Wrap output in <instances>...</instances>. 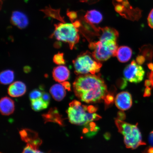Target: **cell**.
Returning <instances> with one entry per match:
<instances>
[{
	"label": "cell",
	"mask_w": 153,
	"mask_h": 153,
	"mask_svg": "<svg viewBox=\"0 0 153 153\" xmlns=\"http://www.w3.org/2000/svg\"><path fill=\"white\" fill-rule=\"evenodd\" d=\"M67 112L71 123L76 125L85 126L91 122L102 118L95 113H89L87 105H82L79 101L76 100L70 103Z\"/></svg>",
	"instance_id": "7a4b0ae2"
},
{
	"label": "cell",
	"mask_w": 153,
	"mask_h": 153,
	"mask_svg": "<svg viewBox=\"0 0 153 153\" xmlns=\"http://www.w3.org/2000/svg\"><path fill=\"white\" fill-rule=\"evenodd\" d=\"M70 72L66 67L59 66L53 69V76L55 81L62 83L65 82L70 77Z\"/></svg>",
	"instance_id": "4fadbf2b"
},
{
	"label": "cell",
	"mask_w": 153,
	"mask_h": 153,
	"mask_svg": "<svg viewBox=\"0 0 153 153\" xmlns=\"http://www.w3.org/2000/svg\"><path fill=\"white\" fill-rule=\"evenodd\" d=\"M145 85L146 87L153 88V84L150 79H147L145 81Z\"/></svg>",
	"instance_id": "8d00e7d4"
},
{
	"label": "cell",
	"mask_w": 153,
	"mask_h": 153,
	"mask_svg": "<svg viewBox=\"0 0 153 153\" xmlns=\"http://www.w3.org/2000/svg\"><path fill=\"white\" fill-rule=\"evenodd\" d=\"M148 77L149 79L152 81L153 84V71L148 73Z\"/></svg>",
	"instance_id": "f35d334b"
},
{
	"label": "cell",
	"mask_w": 153,
	"mask_h": 153,
	"mask_svg": "<svg viewBox=\"0 0 153 153\" xmlns=\"http://www.w3.org/2000/svg\"><path fill=\"white\" fill-rule=\"evenodd\" d=\"M115 102L117 107L120 110H128L132 105L131 95L128 92H121L117 95Z\"/></svg>",
	"instance_id": "9c48e42d"
},
{
	"label": "cell",
	"mask_w": 153,
	"mask_h": 153,
	"mask_svg": "<svg viewBox=\"0 0 153 153\" xmlns=\"http://www.w3.org/2000/svg\"><path fill=\"white\" fill-rule=\"evenodd\" d=\"M11 23L20 29L25 28L28 24V19L26 15L22 11L13 12L11 17Z\"/></svg>",
	"instance_id": "8fae6325"
},
{
	"label": "cell",
	"mask_w": 153,
	"mask_h": 153,
	"mask_svg": "<svg viewBox=\"0 0 153 153\" xmlns=\"http://www.w3.org/2000/svg\"><path fill=\"white\" fill-rule=\"evenodd\" d=\"M115 122L118 131L123 135L124 142L127 148L135 149L141 145H146L142 140L137 124L133 125L118 119H116Z\"/></svg>",
	"instance_id": "3957f363"
},
{
	"label": "cell",
	"mask_w": 153,
	"mask_h": 153,
	"mask_svg": "<svg viewBox=\"0 0 153 153\" xmlns=\"http://www.w3.org/2000/svg\"><path fill=\"white\" fill-rule=\"evenodd\" d=\"M53 60L55 64L59 65H62L65 64L64 54L62 53H59L55 54L53 57Z\"/></svg>",
	"instance_id": "603a6c76"
},
{
	"label": "cell",
	"mask_w": 153,
	"mask_h": 153,
	"mask_svg": "<svg viewBox=\"0 0 153 153\" xmlns=\"http://www.w3.org/2000/svg\"><path fill=\"white\" fill-rule=\"evenodd\" d=\"M73 24L75 26L76 28L79 27L81 26V23H80L79 21H76V22H74Z\"/></svg>",
	"instance_id": "ab89813d"
},
{
	"label": "cell",
	"mask_w": 153,
	"mask_h": 153,
	"mask_svg": "<svg viewBox=\"0 0 153 153\" xmlns=\"http://www.w3.org/2000/svg\"><path fill=\"white\" fill-rule=\"evenodd\" d=\"M148 22L149 26L153 28V9L151 11L148 15Z\"/></svg>",
	"instance_id": "83f0119b"
},
{
	"label": "cell",
	"mask_w": 153,
	"mask_h": 153,
	"mask_svg": "<svg viewBox=\"0 0 153 153\" xmlns=\"http://www.w3.org/2000/svg\"><path fill=\"white\" fill-rule=\"evenodd\" d=\"M42 98L45 102L49 104L50 101L51 97L48 93L43 92Z\"/></svg>",
	"instance_id": "f1b7e54d"
},
{
	"label": "cell",
	"mask_w": 153,
	"mask_h": 153,
	"mask_svg": "<svg viewBox=\"0 0 153 153\" xmlns=\"http://www.w3.org/2000/svg\"><path fill=\"white\" fill-rule=\"evenodd\" d=\"M73 88L76 96L88 104L104 100L108 92L106 84L100 74L80 75L74 81Z\"/></svg>",
	"instance_id": "6da1fadb"
},
{
	"label": "cell",
	"mask_w": 153,
	"mask_h": 153,
	"mask_svg": "<svg viewBox=\"0 0 153 153\" xmlns=\"http://www.w3.org/2000/svg\"><path fill=\"white\" fill-rule=\"evenodd\" d=\"M69 18H70L71 20L73 21L77 18V14L74 11H70L69 12L68 14Z\"/></svg>",
	"instance_id": "4dcf8cb0"
},
{
	"label": "cell",
	"mask_w": 153,
	"mask_h": 153,
	"mask_svg": "<svg viewBox=\"0 0 153 153\" xmlns=\"http://www.w3.org/2000/svg\"><path fill=\"white\" fill-rule=\"evenodd\" d=\"M149 142L151 146L153 147V130L151 132L149 135Z\"/></svg>",
	"instance_id": "d590c367"
},
{
	"label": "cell",
	"mask_w": 153,
	"mask_h": 153,
	"mask_svg": "<svg viewBox=\"0 0 153 153\" xmlns=\"http://www.w3.org/2000/svg\"><path fill=\"white\" fill-rule=\"evenodd\" d=\"M144 153H153V147L151 146L146 148L144 151Z\"/></svg>",
	"instance_id": "74e56055"
},
{
	"label": "cell",
	"mask_w": 153,
	"mask_h": 153,
	"mask_svg": "<svg viewBox=\"0 0 153 153\" xmlns=\"http://www.w3.org/2000/svg\"><path fill=\"white\" fill-rule=\"evenodd\" d=\"M26 87L25 83L21 81H16L9 86L8 94L11 97H19L23 95L26 92Z\"/></svg>",
	"instance_id": "5bb4252c"
},
{
	"label": "cell",
	"mask_w": 153,
	"mask_h": 153,
	"mask_svg": "<svg viewBox=\"0 0 153 153\" xmlns=\"http://www.w3.org/2000/svg\"><path fill=\"white\" fill-rule=\"evenodd\" d=\"M41 91L40 90L36 89L30 92L29 95L30 100L32 101L41 98L43 92Z\"/></svg>",
	"instance_id": "cb8c5ba5"
},
{
	"label": "cell",
	"mask_w": 153,
	"mask_h": 153,
	"mask_svg": "<svg viewBox=\"0 0 153 153\" xmlns=\"http://www.w3.org/2000/svg\"><path fill=\"white\" fill-rule=\"evenodd\" d=\"M22 153H44L37 149H34L30 147L29 145L27 144L24 150Z\"/></svg>",
	"instance_id": "484cf974"
},
{
	"label": "cell",
	"mask_w": 153,
	"mask_h": 153,
	"mask_svg": "<svg viewBox=\"0 0 153 153\" xmlns=\"http://www.w3.org/2000/svg\"><path fill=\"white\" fill-rule=\"evenodd\" d=\"M42 116L45 123L52 122L61 126H64V119L59 113L56 108H51L47 113L43 114Z\"/></svg>",
	"instance_id": "7c38bea8"
},
{
	"label": "cell",
	"mask_w": 153,
	"mask_h": 153,
	"mask_svg": "<svg viewBox=\"0 0 153 153\" xmlns=\"http://www.w3.org/2000/svg\"><path fill=\"white\" fill-rule=\"evenodd\" d=\"M145 72L143 67L137 64L135 60L124 69L123 74L125 79L128 81L135 83L142 81L145 75Z\"/></svg>",
	"instance_id": "52a82bcc"
},
{
	"label": "cell",
	"mask_w": 153,
	"mask_h": 153,
	"mask_svg": "<svg viewBox=\"0 0 153 153\" xmlns=\"http://www.w3.org/2000/svg\"><path fill=\"white\" fill-rule=\"evenodd\" d=\"M132 55L131 48L123 46L118 48L117 51L116 56L120 62L124 63L129 61Z\"/></svg>",
	"instance_id": "e0dca14e"
},
{
	"label": "cell",
	"mask_w": 153,
	"mask_h": 153,
	"mask_svg": "<svg viewBox=\"0 0 153 153\" xmlns=\"http://www.w3.org/2000/svg\"><path fill=\"white\" fill-rule=\"evenodd\" d=\"M152 88L146 87L145 90L143 97H149L151 95V91H152Z\"/></svg>",
	"instance_id": "d6a6232c"
},
{
	"label": "cell",
	"mask_w": 153,
	"mask_h": 153,
	"mask_svg": "<svg viewBox=\"0 0 153 153\" xmlns=\"http://www.w3.org/2000/svg\"><path fill=\"white\" fill-rule=\"evenodd\" d=\"M65 89L61 84L53 85L50 90V92L53 98L57 101H60L64 99L66 95Z\"/></svg>",
	"instance_id": "2e32d148"
},
{
	"label": "cell",
	"mask_w": 153,
	"mask_h": 153,
	"mask_svg": "<svg viewBox=\"0 0 153 153\" xmlns=\"http://www.w3.org/2000/svg\"><path fill=\"white\" fill-rule=\"evenodd\" d=\"M21 138L27 144L35 149H38L42 141L36 131L28 129H25L20 131Z\"/></svg>",
	"instance_id": "ba28073f"
},
{
	"label": "cell",
	"mask_w": 153,
	"mask_h": 153,
	"mask_svg": "<svg viewBox=\"0 0 153 153\" xmlns=\"http://www.w3.org/2000/svg\"><path fill=\"white\" fill-rule=\"evenodd\" d=\"M85 18L86 22L92 25L100 23L102 20L103 16L99 11L92 10L86 13Z\"/></svg>",
	"instance_id": "ac0fdd59"
},
{
	"label": "cell",
	"mask_w": 153,
	"mask_h": 153,
	"mask_svg": "<svg viewBox=\"0 0 153 153\" xmlns=\"http://www.w3.org/2000/svg\"><path fill=\"white\" fill-rule=\"evenodd\" d=\"M97 32L101 42L109 41H117L119 37V33L114 28L109 27L97 28Z\"/></svg>",
	"instance_id": "30bf717a"
},
{
	"label": "cell",
	"mask_w": 153,
	"mask_h": 153,
	"mask_svg": "<svg viewBox=\"0 0 153 153\" xmlns=\"http://www.w3.org/2000/svg\"><path fill=\"white\" fill-rule=\"evenodd\" d=\"M114 100V94L111 92H108L104 100L106 108H108L113 104Z\"/></svg>",
	"instance_id": "d4e9b609"
},
{
	"label": "cell",
	"mask_w": 153,
	"mask_h": 153,
	"mask_svg": "<svg viewBox=\"0 0 153 153\" xmlns=\"http://www.w3.org/2000/svg\"></svg>",
	"instance_id": "b9f144b4"
},
{
	"label": "cell",
	"mask_w": 153,
	"mask_h": 153,
	"mask_svg": "<svg viewBox=\"0 0 153 153\" xmlns=\"http://www.w3.org/2000/svg\"><path fill=\"white\" fill-rule=\"evenodd\" d=\"M89 47L93 50V57L99 62L107 60L112 56H116L118 49L116 41H114L91 42Z\"/></svg>",
	"instance_id": "8992f818"
},
{
	"label": "cell",
	"mask_w": 153,
	"mask_h": 153,
	"mask_svg": "<svg viewBox=\"0 0 153 153\" xmlns=\"http://www.w3.org/2000/svg\"><path fill=\"white\" fill-rule=\"evenodd\" d=\"M62 85L64 86L65 89L66 90H68V91H71V85L69 82H64L61 83Z\"/></svg>",
	"instance_id": "836d02e7"
},
{
	"label": "cell",
	"mask_w": 153,
	"mask_h": 153,
	"mask_svg": "<svg viewBox=\"0 0 153 153\" xmlns=\"http://www.w3.org/2000/svg\"><path fill=\"white\" fill-rule=\"evenodd\" d=\"M78 32L77 28L73 24L61 23L55 26L53 36L59 41L68 43L70 48L72 49L79 41Z\"/></svg>",
	"instance_id": "5b68a950"
},
{
	"label": "cell",
	"mask_w": 153,
	"mask_h": 153,
	"mask_svg": "<svg viewBox=\"0 0 153 153\" xmlns=\"http://www.w3.org/2000/svg\"><path fill=\"white\" fill-rule=\"evenodd\" d=\"M83 129V133L86 136L91 137L96 134L99 130V128L94 122H92L85 126Z\"/></svg>",
	"instance_id": "ffe728a7"
},
{
	"label": "cell",
	"mask_w": 153,
	"mask_h": 153,
	"mask_svg": "<svg viewBox=\"0 0 153 153\" xmlns=\"http://www.w3.org/2000/svg\"><path fill=\"white\" fill-rule=\"evenodd\" d=\"M141 55L145 57L146 60L151 61L153 56V47L151 45L143 46L140 49Z\"/></svg>",
	"instance_id": "7402d4cb"
},
{
	"label": "cell",
	"mask_w": 153,
	"mask_h": 153,
	"mask_svg": "<svg viewBox=\"0 0 153 153\" xmlns=\"http://www.w3.org/2000/svg\"><path fill=\"white\" fill-rule=\"evenodd\" d=\"M97 107L94 106L93 105H89L88 106V110L90 113H95L97 111Z\"/></svg>",
	"instance_id": "1f68e13d"
},
{
	"label": "cell",
	"mask_w": 153,
	"mask_h": 153,
	"mask_svg": "<svg viewBox=\"0 0 153 153\" xmlns=\"http://www.w3.org/2000/svg\"><path fill=\"white\" fill-rule=\"evenodd\" d=\"M148 68L152 70V71H153V64L152 63H149L148 64Z\"/></svg>",
	"instance_id": "60d3db41"
},
{
	"label": "cell",
	"mask_w": 153,
	"mask_h": 153,
	"mask_svg": "<svg viewBox=\"0 0 153 153\" xmlns=\"http://www.w3.org/2000/svg\"><path fill=\"white\" fill-rule=\"evenodd\" d=\"M126 115L124 112L122 111H119L118 113L117 119L121 120H123L125 119Z\"/></svg>",
	"instance_id": "e575fe53"
},
{
	"label": "cell",
	"mask_w": 153,
	"mask_h": 153,
	"mask_svg": "<svg viewBox=\"0 0 153 153\" xmlns=\"http://www.w3.org/2000/svg\"><path fill=\"white\" fill-rule=\"evenodd\" d=\"M15 110L14 102L9 97H4L0 102V110L3 115H9L12 114Z\"/></svg>",
	"instance_id": "9a60e30c"
},
{
	"label": "cell",
	"mask_w": 153,
	"mask_h": 153,
	"mask_svg": "<svg viewBox=\"0 0 153 153\" xmlns=\"http://www.w3.org/2000/svg\"><path fill=\"white\" fill-rule=\"evenodd\" d=\"M126 79L122 78L118 79L117 81V85L118 87L120 89H124L127 87V83Z\"/></svg>",
	"instance_id": "4316f807"
},
{
	"label": "cell",
	"mask_w": 153,
	"mask_h": 153,
	"mask_svg": "<svg viewBox=\"0 0 153 153\" xmlns=\"http://www.w3.org/2000/svg\"><path fill=\"white\" fill-rule=\"evenodd\" d=\"M31 101L32 109L36 111H39L48 108L49 105L45 102L42 97Z\"/></svg>",
	"instance_id": "44dd1931"
},
{
	"label": "cell",
	"mask_w": 153,
	"mask_h": 153,
	"mask_svg": "<svg viewBox=\"0 0 153 153\" xmlns=\"http://www.w3.org/2000/svg\"><path fill=\"white\" fill-rule=\"evenodd\" d=\"M14 72L10 70L4 71L1 73L0 75L1 83L4 85L11 83L14 81Z\"/></svg>",
	"instance_id": "d6986e66"
},
{
	"label": "cell",
	"mask_w": 153,
	"mask_h": 153,
	"mask_svg": "<svg viewBox=\"0 0 153 153\" xmlns=\"http://www.w3.org/2000/svg\"><path fill=\"white\" fill-rule=\"evenodd\" d=\"M73 63L76 75L95 74L100 71L102 66V64L94 58L92 53L88 51L78 55L73 61Z\"/></svg>",
	"instance_id": "277c9868"
},
{
	"label": "cell",
	"mask_w": 153,
	"mask_h": 153,
	"mask_svg": "<svg viewBox=\"0 0 153 153\" xmlns=\"http://www.w3.org/2000/svg\"><path fill=\"white\" fill-rule=\"evenodd\" d=\"M146 59L142 55H139L137 57L136 62L139 65H142L145 62Z\"/></svg>",
	"instance_id": "f546056e"
}]
</instances>
